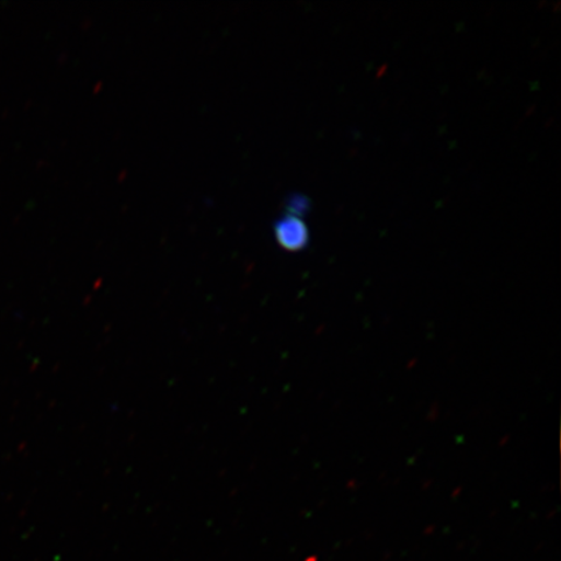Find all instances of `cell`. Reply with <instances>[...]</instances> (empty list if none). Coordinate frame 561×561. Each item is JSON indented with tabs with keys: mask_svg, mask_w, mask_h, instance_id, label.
Instances as JSON below:
<instances>
[{
	"mask_svg": "<svg viewBox=\"0 0 561 561\" xmlns=\"http://www.w3.org/2000/svg\"><path fill=\"white\" fill-rule=\"evenodd\" d=\"M275 236L280 248L287 251L304 250L310 241V233L299 216L280 217L275 226Z\"/></svg>",
	"mask_w": 561,
	"mask_h": 561,
	"instance_id": "cell-1",
	"label": "cell"
},
{
	"mask_svg": "<svg viewBox=\"0 0 561 561\" xmlns=\"http://www.w3.org/2000/svg\"><path fill=\"white\" fill-rule=\"evenodd\" d=\"M308 208V201L304 198V196H297V198H293L290 201L289 209L290 215L298 216L300 214H304L305 210Z\"/></svg>",
	"mask_w": 561,
	"mask_h": 561,
	"instance_id": "cell-2",
	"label": "cell"
}]
</instances>
